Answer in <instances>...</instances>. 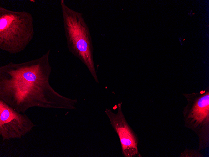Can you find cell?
I'll list each match as a JSON object with an SVG mask.
<instances>
[{"instance_id": "6da1fadb", "label": "cell", "mask_w": 209, "mask_h": 157, "mask_svg": "<svg viewBox=\"0 0 209 157\" xmlns=\"http://www.w3.org/2000/svg\"><path fill=\"white\" fill-rule=\"evenodd\" d=\"M50 52L29 61L1 66L0 99L23 113L33 107L76 109V99L61 95L50 85Z\"/></svg>"}, {"instance_id": "7a4b0ae2", "label": "cell", "mask_w": 209, "mask_h": 157, "mask_svg": "<svg viewBox=\"0 0 209 157\" xmlns=\"http://www.w3.org/2000/svg\"><path fill=\"white\" fill-rule=\"evenodd\" d=\"M60 6L68 49L86 66L99 83L93 61L92 38L83 14L70 8L64 0H61Z\"/></svg>"}, {"instance_id": "3957f363", "label": "cell", "mask_w": 209, "mask_h": 157, "mask_svg": "<svg viewBox=\"0 0 209 157\" xmlns=\"http://www.w3.org/2000/svg\"><path fill=\"white\" fill-rule=\"evenodd\" d=\"M34 34L32 14L0 6V49L11 54L23 50Z\"/></svg>"}, {"instance_id": "277c9868", "label": "cell", "mask_w": 209, "mask_h": 157, "mask_svg": "<svg viewBox=\"0 0 209 157\" xmlns=\"http://www.w3.org/2000/svg\"><path fill=\"white\" fill-rule=\"evenodd\" d=\"M187 104L183 111L184 125L199 138V151L209 146V91L184 93Z\"/></svg>"}, {"instance_id": "5b68a950", "label": "cell", "mask_w": 209, "mask_h": 157, "mask_svg": "<svg viewBox=\"0 0 209 157\" xmlns=\"http://www.w3.org/2000/svg\"><path fill=\"white\" fill-rule=\"evenodd\" d=\"M35 126L25 113L18 112L0 99V135L3 141L20 139Z\"/></svg>"}, {"instance_id": "8992f818", "label": "cell", "mask_w": 209, "mask_h": 157, "mask_svg": "<svg viewBox=\"0 0 209 157\" xmlns=\"http://www.w3.org/2000/svg\"><path fill=\"white\" fill-rule=\"evenodd\" d=\"M121 105V102L117 105L118 112L116 114L108 109H106L105 112L119 137L123 155L141 157L138 150V137L127 123L122 112Z\"/></svg>"}, {"instance_id": "52a82bcc", "label": "cell", "mask_w": 209, "mask_h": 157, "mask_svg": "<svg viewBox=\"0 0 209 157\" xmlns=\"http://www.w3.org/2000/svg\"><path fill=\"white\" fill-rule=\"evenodd\" d=\"M192 15H193V14H195V13H192Z\"/></svg>"}]
</instances>
